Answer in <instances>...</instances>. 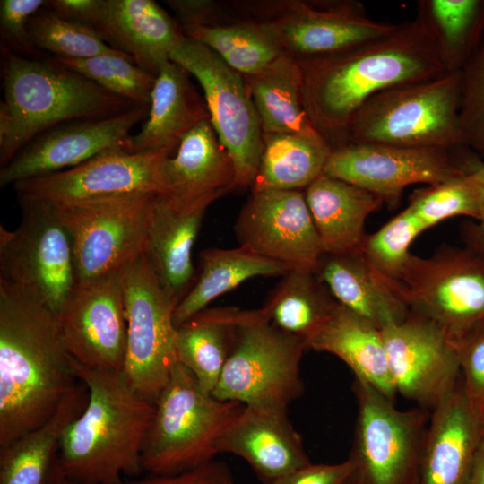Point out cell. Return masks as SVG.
I'll return each instance as SVG.
<instances>
[{
    "instance_id": "16",
    "label": "cell",
    "mask_w": 484,
    "mask_h": 484,
    "mask_svg": "<svg viewBox=\"0 0 484 484\" xmlns=\"http://www.w3.org/2000/svg\"><path fill=\"white\" fill-rule=\"evenodd\" d=\"M165 157L115 149L78 166L24 179L13 186L17 196L55 204L155 194H160L159 169Z\"/></svg>"
},
{
    "instance_id": "49",
    "label": "cell",
    "mask_w": 484,
    "mask_h": 484,
    "mask_svg": "<svg viewBox=\"0 0 484 484\" xmlns=\"http://www.w3.org/2000/svg\"><path fill=\"white\" fill-rule=\"evenodd\" d=\"M100 0H52L48 1L47 5L58 16L67 21L91 27Z\"/></svg>"
},
{
    "instance_id": "21",
    "label": "cell",
    "mask_w": 484,
    "mask_h": 484,
    "mask_svg": "<svg viewBox=\"0 0 484 484\" xmlns=\"http://www.w3.org/2000/svg\"><path fill=\"white\" fill-rule=\"evenodd\" d=\"M288 407L244 405L219 444V453L244 459L261 481L282 477L311 463Z\"/></svg>"
},
{
    "instance_id": "36",
    "label": "cell",
    "mask_w": 484,
    "mask_h": 484,
    "mask_svg": "<svg viewBox=\"0 0 484 484\" xmlns=\"http://www.w3.org/2000/svg\"><path fill=\"white\" fill-rule=\"evenodd\" d=\"M181 30L185 36L207 46L243 77L258 73L283 54L275 31L263 21L245 18L222 25Z\"/></svg>"
},
{
    "instance_id": "20",
    "label": "cell",
    "mask_w": 484,
    "mask_h": 484,
    "mask_svg": "<svg viewBox=\"0 0 484 484\" xmlns=\"http://www.w3.org/2000/svg\"><path fill=\"white\" fill-rule=\"evenodd\" d=\"M149 107L109 117L69 122L39 134L0 170V186L78 166L105 151L124 149L129 132L146 119Z\"/></svg>"
},
{
    "instance_id": "44",
    "label": "cell",
    "mask_w": 484,
    "mask_h": 484,
    "mask_svg": "<svg viewBox=\"0 0 484 484\" xmlns=\"http://www.w3.org/2000/svg\"><path fill=\"white\" fill-rule=\"evenodd\" d=\"M47 4L48 1L43 0H1L0 34L3 48L27 55L38 53L29 35L28 23Z\"/></svg>"
},
{
    "instance_id": "46",
    "label": "cell",
    "mask_w": 484,
    "mask_h": 484,
    "mask_svg": "<svg viewBox=\"0 0 484 484\" xmlns=\"http://www.w3.org/2000/svg\"><path fill=\"white\" fill-rule=\"evenodd\" d=\"M356 470V462L349 455L345 461L339 463L311 462L263 484H344Z\"/></svg>"
},
{
    "instance_id": "3",
    "label": "cell",
    "mask_w": 484,
    "mask_h": 484,
    "mask_svg": "<svg viewBox=\"0 0 484 484\" xmlns=\"http://www.w3.org/2000/svg\"><path fill=\"white\" fill-rule=\"evenodd\" d=\"M87 403L65 428L58 468L89 484H120L143 471L142 452L155 406L128 384L123 370L91 369L74 359Z\"/></svg>"
},
{
    "instance_id": "7",
    "label": "cell",
    "mask_w": 484,
    "mask_h": 484,
    "mask_svg": "<svg viewBox=\"0 0 484 484\" xmlns=\"http://www.w3.org/2000/svg\"><path fill=\"white\" fill-rule=\"evenodd\" d=\"M22 221L0 226V280L59 317L77 287L73 240L55 204L17 196Z\"/></svg>"
},
{
    "instance_id": "10",
    "label": "cell",
    "mask_w": 484,
    "mask_h": 484,
    "mask_svg": "<svg viewBox=\"0 0 484 484\" xmlns=\"http://www.w3.org/2000/svg\"><path fill=\"white\" fill-rule=\"evenodd\" d=\"M169 60L194 76L203 88L210 122L231 158L236 186L252 187L264 134L245 78L207 46L185 35Z\"/></svg>"
},
{
    "instance_id": "6",
    "label": "cell",
    "mask_w": 484,
    "mask_h": 484,
    "mask_svg": "<svg viewBox=\"0 0 484 484\" xmlns=\"http://www.w3.org/2000/svg\"><path fill=\"white\" fill-rule=\"evenodd\" d=\"M459 105L460 71L393 86L364 103L345 143L454 150L463 146Z\"/></svg>"
},
{
    "instance_id": "22",
    "label": "cell",
    "mask_w": 484,
    "mask_h": 484,
    "mask_svg": "<svg viewBox=\"0 0 484 484\" xmlns=\"http://www.w3.org/2000/svg\"><path fill=\"white\" fill-rule=\"evenodd\" d=\"M211 203L180 204L160 194L151 200L143 255L176 307L196 280L192 249Z\"/></svg>"
},
{
    "instance_id": "47",
    "label": "cell",
    "mask_w": 484,
    "mask_h": 484,
    "mask_svg": "<svg viewBox=\"0 0 484 484\" xmlns=\"http://www.w3.org/2000/svg\"><path fill=\"white\" fill-rule=\"evenodd\" d=\"M167 4L176 13L180 27H210L222 25L236 20L222 4L213 0H169Z\"/></svg>"
},
{
    "instance_id": "42",
    "label": "cell",
    "mask_w": 484,
    "mask_h": 484,
    "mask_svg": "<svg viewBox=\"0 0 484 484\" xmlns=\"http://www.w3.org/2000/svg\"><path fill=\"white\" fill-rule=\"evenodd\" d=\"M459 125L462 145L484 157V39L460 70Z\"/></svg>"
},
{
    "instance_id": "24",
    "label": "cell",
    "mask_w": 484,
    "mask_h": 484,
    "mask_svg": "<svg viewBox=\"0 0 484 484\" xmlns=\"http://www.w3.org/2000/svg\"><path fill=\"white\" fill-rule=\"evenodd\" d=\"M159 180L160 194L186 205L212 203L237 187L231 158L209 118L182 139L173 156L163 158Z\"/></svg>"
},
{
    "instance_id": "4",
    "label": "cell",
    "mask_w": 484,
    "mask_h": 484,
    "mask_svg": "<svg viewBox=\"0 0 484 484\" xmlns=\"http://www.w3.org/2000/svg\"><path fill=\"white\" fill-rule=\"evenodd\" d=\"M3 56L1 168L56 125L109 117L137 106L51 59H30L5 48Z\"/></svg>"
},
{
    "instance_id": "18",
    "label": "cell",
    "mask_w": 484,
    "mask_h": 484,
    "mask_svg": "<svg viewBox=\"0 0 484 484\" xmlns=\"http://www.w3.org/2000/svg\"><path fill=\"white\" fill-rule=\"evenodd\" d=\"M381 333L397 393L431 411L462 377L445 332L409 310L402 322L390 324Z\"/></svg>"
},
{
    "instance_id": "8",
    "label": "cell",
    "mask_w": 484,
    "mask_h": 484,
    "mask_svg": "<svg viewBox=\"0 0 484 484\" xmlns=\"http://www.w3.org/2000/svg\"><path fill=\"white\" fill-rule=\"evenodd\" d=\"M305 341L273 325L261 308L241 309L232 350L212 394L244 405L288 407L304 392Z\"/></svg>"
},
{
    "instance_id": "27",
    "label": "cell",
    "mask_w": 484,
    "mask_h": 484,
    "mask_svg": "<svg viewBox=\"0 0 484 484\" xmlns=\"http://www.w3.org/2000/svg\"><path fill=\"white\" fill-rule=\"evenodd\" d=\"M315 273L340 305L380 330L408 315L406 304L361 250L323 254Z\"/></svg>"
},
{
    "instance_id": "17",
    "label": "cell",
    "mask_w": 484,
    "mask_h": 484,
    "mask_svg": "<svg viewBox=\"0 0 484 484\" xmlns=\"http://www.w3.org/2000/svg\"><path fill=\"white\" fill-rule=\"evenodd\" d=\"M240 246L291 269L316 272L323 255L305 192H252L235 224Z\"/></svg>"
},
{
    "instance_id": "37",
    "label": "cell",
    "mask_w": 484,
    "mask_h": 484,
    "mask_svg": "<svg viewBox=\"0 0 484 484\" xmlns=\"http://www.w3.org/2000/svg\"><path fill=\"white\" fill-rule=\"evenodd\" d=\"M418 9L434 30L448 71H460L484 39V0H423Z\"/></svg>"
},
{
    "instance_id": "51",
    "label": "cell",
    "mask_w": 484,
    "mask_h": 484,
    "mask_svg": "<svg viewBox=\"0 0 484 484\" xmlns=\"http://www.w3.org/2000/svg\"><path fill=\"white\" fill-rule=\"evenodd\" d=\"M50 484H89L65 477L59 468Z\"/></svg>"
},
{
    "instance_id": "25",
    "label": "cell",
    "mask_w": 484,
    "mask_h": 484,
    "mask_svg": "<svg viewBox=\"0 0 484 484\" xmlns=\"http://www.w3.org/2000/svg\"><path fill=\"white\" fill-rule=\"evenodd\" d=\"M91 27L108 46L155 76L184 35L180 25L151 0H100Z\"/></svg>"
},
{
    "instance_id": "48",
    "label": "cell",
    "mask_w": 484,
    "mask_h": 484,
    "mask_svg": "<svg viewBox=\"0 0 484 484\" xmlns=\"http://www.w3.org/2000/svg\"><path fill=\"white\" fill-rule=\"evenodd\" d=\"M120 484H235L228 465L213 460L202 466L178 473L151 475L149 478Z\"/></svg>"
},
{
    "instance_id": "33",
    "label": "cell",
    "mask_w": 484,
    "mask_h": 484,
    "mask_svg": "<svg viewBox=\"0 0 484 484\" xmlns=\"http://www.w3.org/2000/svg\"><path fill=\"white\" fill-rule=\"evenodd\" d=\"M332 149L319 132L264 134L252 192L306 189L323 174Z\"/></svg>"
},
{
    "instance_id": "52",
    "label": "cell",
    "mask_w": 484,
    "mask_h": 484,
    "mask_svg": "<svg viewBox=\"0 0 484 484\" xmlns=\"http://www.w3.org/2000/svg\"><path fill=\"white\" fill-rule=\"evenodd\" d=\"M344 484H364L359 471L356 470L355 472L346 480Z\"/></svg>"
},
{
    "instance_id": "5",
    "label": "cell",
    "mask_w": 484,
    "mask_h": 484,
    "mask_svg": "<svg viewBox=\"0 0 484 484\" xmlns=\"http://www.w3.org/2000/svg\"><path fill=\"white\" fill-rule=\"evenodd\" d=\"M142 452L143 471L151 475L182 472L210 462L244 404L204 392L178 362L155 403Z\"/></svg>"
},
{
    "instance_id": "2",
    "label": "cell",
    "mask_w": 484,
    "mask_h": 484,
    "mask_svg": "<svg viewBox=\"0 0 484 484\" xmlns=\"http://www.w3.org/2000/svg\"><path fill=\"white\" fill-rule=\"evenodd\" d=\"M78 381L58 317L0 280V449L46 422Z\"/></svg>"
},
{
    "instance_id": "1",
    "label": "cell",
    "mask_w": 484,
    "mask_h": 484,
    "mask_svg": "<svg viewBox=\"0 0 484 484\" xmlns=\"http://www.w3.org/2000/svg\"><path fill=\"white\" fill-rule=\"evenodd\" d=\"M314 127L333 147L346 142L354 117L373 95L449 72L434 30L418 9L385 35L334 53L298 60Z\"/></svg>"
},
{
    "instance_id": "41",
    "label": "cell",
    "mask_w": 484,
    "mask_h": 484,
    "mask_svg": "<svg viewBox=\"0 0 484 484\" xmlns=\"http://www.w3.org/2000/svg\"><path fill=\"white\" fill-rule=\"evenodd\" d=\"M407 207L425 229L454 216L475 220L480 218L475 192L462 172L452 179L414 191Z\"/></svg>"
},
{
    "instance_id": "12",
    "label": "cell",
    "mask_w": 484,
    "mask_h": 484,
    "mask_svg": "<svg viewBox=\"0 0 484 484\" xmlns=\"http://www.w3.org/2000/svg\"><path fill=\"white\" fill-rule=\"evenodd\" d=\"M127 343L124 375L130 386L155 403L177 363L176 306L142 254L124 272Z\"/></svg>"
},
{
    "instance_id": "50",
    "label": "cell",
    "mask_w": 484,
    "mask_h": 484,
    "mask_svg": "<svg viewBox=\"0 0 484 484\" xmlns=\"http://www.w3.org/2000/svg\"><path fill=\"white\" fill-rule=\"evenodd\" d=\"M467 484H484V436L475 454Z\"/></svg>"
},
{
    "instance_id": "34",
    "label": "cell",
    "mask_w": 484,
    "mask_h": 484,
    "mask_svg": "<svg viewBox=\"0 0 484 484\" xmlns=\"http://www.w3.org/2000/svg\"><path fill=\"white\" fill-rule=\"evenodd\" d=\"M201 260L199 276L175 308L173 320L176 327L243 281L256 276L284 275L290 270L240 246L231 249L203 250Z\"/></svg>"
},
{
    "instance_id": "11",
    "label": "cell",
    "mask_w": 484,
    "mask_h": 484,
    "mask_svg": "<svg viewBox=\"0 0 484 484\" xmlns=\"http://www.w3.org/2000/svg\"><path fill=\"white\" fill-rule=\"evenodd\" d=\"M357 419L350 456L364 484H419L430 411H401L368 383L354 378Z\"/></svg>"
},
{
    "instance_id": "19",
    "label": "cell",
    "mask_w": 484,
    "mask_h": 484,
    "mask_svg": "<svg viewBox=\"0 0 484 484\" xmlns=\"http://www.w3.org/2000/svg\"><path fill=\"white\" fill-rule=\"evenodd\" d=\"M124 272L78 285L58 317L70 353L86 367L124 369L127 343Z\"/></svg>"
},
{
    "instance_id": "38",
    "label": "cell",
    "mask_w": 484,
    "mask_h": 484,
    "mask_svg": "<svg viewBox=\"0 0 484 484\" xmlns=\"http://www.w3.org/2000/svg\"><path fill=\"white\" fill-rule=\"evenodd\" d=\"M51 60L136 105L150 107L156 76L137 65L130 56L100 55L78 59L54 56Z\"/></svg>"
},
{
    "instance_id": "31",
    "label": "cell",
    "mask_w": 484,
    "mask_h": 484,
    "mask_svg": "<svg viewBox=\"0 0 484 484\" xmlns=\"http://www.w3.org/2000/svg\"><path fill=\"white\" fill-rule=\"evenodd\" d=\"M244 78L264 134L318 132L305 108L298 59L283 53L258 73Z\"/></svg>"
},
{
    "instance_id": "39",
    "label": "cell",
    "mask_w": 484,
    "mask_h": 484,
    "mask_svg": "<svg viewBox=\"0 0 484 484\" xmlns=\"http://www.w3.org/2000/svg\"><path fill=\"white\" fill-rule=\"evenodd\" d=\"M28 31L38 50L49 51L56 57L78 59L100 55L130 56L108 46L93 28L67 21L49 8L39 11L30 19Z\"/></svg>"
},
{
    "instance_id": "45",
    "label": "cell",
    "mask_w": 484,
    "mask_h": 484,
    "mask_svg": "<svg viewBox=\"0 0 484 484\" xmlns=\"http://www.w3.org/2000/svg\"><path fill=\"white\" fill-rule=\"evenodd\" d=\"M459 169L471 185L479 204L477 222H467L462 228L466 246L484 258V161L470 149L461 146L453 150Z\"/></svg>"
},
{
    "instance_id": "40",
    "label": "cell",
    "mask_w": 484,
    "mask_h": 484,
    "mask_svg": "<svg viewBox=\"0 0 484 484\" xmlns=\"http://www.w3.org/2000/svg\"><path fill=\"white\" fill-rule=\"evenodd\" d=\"M424 230L406 207L377 231L366 235L360 250L384 278L393 281L411 254V244Z\"/></svg>"
},
{
    "instance_id": "26",
    "label": "cell",
    "mask_w": 484,
    "mask_h": 484,
    "mask_svg": "<svg viewBox=\"0 0 484 484\" xmlns=\"http://www.w3.org/2000/svg\"><path fill=\"white\" fill-rule=\"evenodd\" d=\"M189 74L171 60L161 65L156 75L146 122L138 134L126 139L125 151L171 157L194 126L210 119L206 103Z\"/></svg>"
},
{
    "instance_id": "13",
    "label": "cell",
    "mask_w": 484,
    "mask_h": 484,
    "mask_svg": "<svg viewBox=\"0 0 484 484\" xmlns=\"http://www.w3.org/2000/svg\"><path fill=\"white\" fill-rule=\"evenodd\" d=\"M155 194L53 203L72 237L77 286L122 271L143 253Z\"/></svg>"
},
{
    "instance_id": "23",
    "label": "cell",
    "mask_w": 484,
    "mask_h": 484,
    "mask_svg": "<svg viewBox=\"0 0 484 484\" xmlns=\"http://www.w3.org/2000/svg\"><path fill=\"white\" fill-rule=\"evenodd\" d=\"M484 430L470 409L462 377L430 411L419 484H467Z\"/></svg>"
},
{
    "instance_id": "9",
    "label": "cell",
    "mask_w": 484,
    "mask_h": 484,
    "mask_svg": "<svg viewBox=\"0 0 484 484\" xmlns=\"http://www.w3.org/2000/svg\"><path fill=\"white\" fill-rule=\"evenodd\" d=\"M386 281L410 311L446 336L484 319V258L468 246H445L428 258L410 254L396 279Z\"/></svg>"
},
{
    "instance_id": "43",
    "label": "cell",
    "mask_w": 484,
    "mask_h": 484,
    "mask_svg": "<svg viewBox=\"0 0 484 484\" xmlns=\"http://www.w3.org/2000/svg\"><path fill=\"white\" fill-rule=\"evenodd\" d=\"M446 337L459 361L470 409L484 430V319L462 333Z\"/></svg>"
},
{
    "instance_id": "15",
    "label": "cell",
    "mask_w": 484,
    "mask_h": 484,
    "mask_svg": "<svg viewBox=\"0 0 484 484\" xmlns=\"http://www.w3.org/2000/svg\"><path fill=\"white\" fill-rule=\"evenodd\" d=\"M323 174L361 187L395 208L408 186L438 184L462 170L453 150L344 143L333 147Z\"/></svg>"
},
{
    "instance_id": "28",
    "label": "cell",
    "mask_w": 484,
    "mask_h": 484,
    "mask_svg": "<svg viewBox=\"0 0 484 484\" xmlns=\"http://www.w3.org/2000/svg\"><path fill=\"white\" fill-rule=\"evenodd\" d=\"M324 254L360 250L367 218L384 203L377 195L322 174L305 191Z\"/></svg>"
},
{
    "instance_id": "29",
    "label": "cell",
    "mask_w": 484,
    "mask_h": 484,
    "mask_svg": "<svg viewBox=\"0 0 484 484\" xmlns=\"http://www.w3.org/2000/svg\"><path fill=\"white\" fill-rule=\"evenodd\" d=\"M307 349L341 359L354 373L391 401L393 385L381 330L350 309L338 305L331 316L307 340Z\"/></svg>"
},
{
    "instance_id": "35",
    "label": "cell",
    "mask_w": 484,
    "mask_h": 484,
    "mask_svg": "<svg viewBox=\"0 0 484 484\" xmlns=\"http://www.w3.org/2000/svg\"><path fill=\"white\" fill-rule=\"evenodd\" d=\"M338 305L315 272L291 269L261 309L273 325L307 344Z\"/></svg>"
},
{
    "instance_id": "30",
    "label": "cell",
    "mask_w": 484,
    "mask_h": 484,
    "mask_svg": "<svg viewBox=\"0 0 484 484\" xmlns=\"http://www.w3.org/2000/svg\"><path fill=\"white\" fill-rule=\"evenodd\" d=\"M87 400L86 386L78 383L46 422L0 449V484H50L65 430Z\"/></svg>"
},
{
    "instance_id": "32",
    "label": "cell",
    "mask_w": 484,
    "mask_h": 484,
    "mask_svg": "<svg viewBox=\"0 0 484 484\" xmlns=\"http://www.w3.org/2000/svg\"><path fill=\"white\" fill-rule=\"evenodd\" d=\"M241 309L205 308L176 327V355L179 364L212 393L232 350Z\"/></svg>"
},
{
    "instance_id": "14",
    "label": "cell",
    "mask_w": 484,
    "mask_h": 484,
    "mask_svg": "<svg viewBox=\"0 0 484 484\" xmlns=\"http://www.w3.org/2000/svg\"><path fill=\"white\" fill-rule=\"evenodd\" d=\"M248 19L269 23L283 53L298 60L341 51L393 31L397 24L367 16L354 1H263L246 4Z\"/></svg>"
}]
</instances>
